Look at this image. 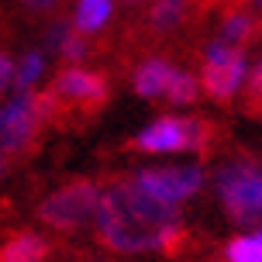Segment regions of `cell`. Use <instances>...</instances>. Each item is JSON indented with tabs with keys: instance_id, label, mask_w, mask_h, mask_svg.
Listing matches in <instances>:
<instances>
[{
	"instance_id": "14",
	"label": "cell",
	"mask_w": 262,
	"mask_h": 262,
	"mask_svg": "<svg viewBox=\"0 0 262 262\" xmlns=\"http://www.w3.org/2000/svg\"><path fill=\"white\" fill-rule=\"evenodd\" d=\"M252 31H255L252 17H249V14H242V11H235V14H228V17H224V25H221V38H217V41L242 49V45L252 38Z\"/></svg>"
},
{
	"instance_id": "18",
	"label": "cell",
	"mask_w": 262,
	"mask_h": 262,
	"mask_svg": "<svg viewBox=\"0 0 262 262\" xmlns=\"http://www.w3.org/2000/svg\"><path fill=\"white\" fill-rule=\"evenodd\" d=\"M11 83H14V62H11L4 52H0V93L7 90Z\"/></svg>"
},
{
	"instance_id": "24",
	"label": "cell",
	"mask_w": 262,
	"mask_h": 262,
	"mask_svg": "<svg viewBox=\"0 0 262 262\" xmlns=\"http://www.w3.org/2000/svg\"><path fill=\"white\" fill-rule=\"evenodd\" d=\"M255 4H259V7H262V0H255Z\"/></svg>"
},
{
	"instance_id": "3",
	"label": "cell",
	"mask_w": 262,
	"mask_h": 262,
	"mask_svg": "<svg viewBox=\"0 0 262 262\" xmlns=\"http://www.w3.org/2000/svg\"><path fill=\"white\" fill-rule=\"evenodd\" d=\"M210 124L200 118H162L135 138L142 152H204L210 142Z\"/></svg>"
},
{
	"instance_id": "7",
	"label": "cell",
	"mask_w": 262,
	"mask_h": 262,
	"mask_svg": "<svg viewBox=\"0 0 262 262\" xmlns=\"http://www.w3.org/2000/svg\"><path fill=\"white\" fill-rule=\"evenodd\" d=\"M131 183L142 186L148 196H156L162 204H180L200 190L204 176L193 166H169V169H142Z\"/></svg>"
},
{
	"instance_id": "15",
	"label": "cell",
	"mask_w": 262,
	"mask_h": 262,
	"mask_svg": "<svg viewBox=\"0 0 262 262\" xmlns=\"http://www.w3.org/2000/svg\"><path fill=\"white\" fill-rule=\"evenodd\" d=\"M224 255H228V262H262V231L235 238Z\"/></svg>"
},
{
	"instance_id": "12",
	"label": "cell",
	"mask_w": 262,
	"mask_h": 262,
	"mask_svg": "<svg viewBox=\"0 0 262 262\" xmlns=\"http://www.w3.org/2000/svg\"><path fill=\"white\" fill-rule=\"evenodd\" d=\"M111 11H114V0H79L73 28L83 31V35H86V31H100V28L111 21Z\"/></svg>"
},
{
	"instance_id": "16",
	"label": "cell",
	"mask_w": 262,
	"mask_h": 262,
	"mask_svg": "<svg viewBox=\"0 0 262 262\" xmlns=\"http://www.w3.org/2000/svg\"><path fill=\"white\" fill-rule=\"evenodd\" d=\"M41 55L38 52H28L21 62H17V69H14V86H17V93H28V86L35 83V79L41 76Z\"/></svg>"
},
{
	"instance_id": "9",
	"label": "cell",
	"mask_w": 262,
	"mask_h": 262,
	"mask_svg": "<svg viewBox=\"0 0 262 262\" xmlns=\"http://www.w3.org/2000/svg\"><path fill=\"white\" fill-rule=\"evenodd\" d=\"M172 76H176V69L169 62H162V59H148L145 66H138V73H135V90L148 97V100H156V97H166L172 86Z\"/></svg>"
},
{
	"instance_id": "2",
	"label": "cell",
	"mask_w": 262,
	"mask_h": 262,
	"mask_svg": "<svg viewBox=\"0 0 262 262\" xmlns=\"http://www.w3.org/2000/svg\"><path fill=\"white\" fill-rule=\"evenodd\" d=\"M221 204L242 224L262 231V166L255 162H228L217 176Z\"/></svg>"
},
{
	"instance_id": "13",
	"label": "cell",
	"mask_w": 262,
	"mask_h": 262,
	"mask_svg": "<svg viewBox=\"0 0 262 262\" xmlns=\"http://www.w3.org/2000/svg\"><path fill=\"white\" fill-rule=\"evenodd\" d=\"M186 11H190V0H156L148 25H152V31H169L186 17Z\"/></svg>"
},
{
	"instance_id": "8",
	"label": "cell",
	"mask_w": 262,
	"mask_h": 262,
	"mask_svg": "<svg viewBox=\"0 0 262 262\" xmlns=\"http://www.w3.org/2000/svg\"><path fill=\"white\" fill-rule=\"evenodd\" d=\"M49 97L52 100H69V104H79V107H100L107 100V79L100 73L69 66V69L59 73Z\"/></svg>"
},
{
	"instance_id": "22",
	"label": "cell",
	"mask_w": 262,
	"mask_h": 262,
	"mask_svg": "<svg viewBox=\"0 0 262 262\" xmlns=\"http://www.w3.org/2000/svg\"><path fill=\"white\" fill-rule=\"evenodd\" d=\"M249 100H252V107H255V111H262V93H259V97H249Z\"/></svg>"
},
{
	"instance_id": "23",
	"label": "cell",
	"mask_w": 262,
	"mask_h": 262,
	"mask_svg": "<svg viewBox=\"0 0 262 262\" xmlns=\"http://www.w3.org/2000/svg\"><path fill=\"white\" fill-rule=\"evenodd\" d=\"M124 4H135V0H124Z\"/></svg>"
},
{
	"instance_id": "10",
	"label": "cell",
	"mask_w": 262,
	"mask_h": 262,
	"mask_svg": "<svg viewBox=\"0 0 262 262\" xmlns=\"http://www.w3.org/2000/svg\"><path fill=\"white\" fill-rule=\"evenodd\" d=\"M45 255H49V242L35 231H21L0 249V262H45Z\"/></svg>"
},
{
	"instance_id": "11",
	"label": "cell",
	"mask_w": 262,
	"mask_h": 262,
	"mask_svg": "<svg viewBox=\"0 0 262 262\" xmlns=\"http://www.w3.org/2000/svg\"><path fill=\"white\" fill-rule=\"evenodd\" d=\"M49 45L59 49V55L69 59V62H76V59H83V55L90 52V49H86V38H83V31H76L73 25H66V21H59V25L52 28Z\"/></svg>"
},
{
	"instance_id": "19",
	"label": "cell",
	"mask_w": 262,
	"mask_h": 262,
	"mask_svg": "<svg viewBox=\"0 0 262 262\" xmlns=\"http://www.w3.org/2000/svg\"><path fill=\"white\" fill-rule=\"evenodd\" d=\"M262 93V62H259V69L252 73V79H249V97H259Z\"/></svg>"
},
{
	"instance_id": "4",
	"label": "cell",
	"mask_w": 262,
	"mask_h": 262,
	"mask_svg": "<svg viewBox=\"0 0 262 262\" xmlns=\"http://www.w3.org/2000/svg\"><path fill=\"white\" fill-rule=\"evenodd\" d=\"M97 204H100V193L93 183H69L62 186L59 193L45 196L38 207V217L49 228H59V231H73V228H83L97 214Z\"/></svg>"
},
{
	"instance_id": "20",
	"label": "cell",
	"mask_w": 262,
	"mask_h": 262,
	"mask_svg": "<svg viewBox=\"0 0 262 262\" xmlns=\"http://www.w3.org/2000/svg\"><path fill=\"white\" fill-rule=\"evenodd\" d=\"M25 4H28V7H35V11H49L55 0H25Z\"/></svg>"
},
{
	"instance_id": "6",
	"label": "cell",
	"mask_w": 262,
	"mask_h": 262,
	"mask_svg": "<svg viewBox=\"0 0 262 262\" xmlns=\"http://www.w3.org/2000/svg\"><path fill=\"white\" fill-rule=\"evenodd\" d=\"M242 79H245V55H242V49L214 41L207 49V55H204V90L214 100H228V97H235Z\"/></svg>"
},
{
	"instance_id": "1",
	"label": "cell",
	"mask_w": 262,
	"mask_h": 262,
	"mask_svg": "<svg viewBox=\"0 0 262 262\" xmlns=\"http://www.w3.org/2000/svg\"><path fill=\"white\" fill-rule=\"evenodd\" d=\"M93 217L104 245L114 252H166L183 238V224L172 204L148 196L135 183H114L100 193Z\"/></svg>"
},
{
	"instance_id": "17",
	"label": "cell",
	"mask_w": 262,
	"mask_h": 262,
	"mask_svg": "<svg viewBox=\"0 0 262 262\" xmlns=\"http://www.w3.org/2000/svg\"><path fill=\"white\" fill-rule=\"evenodd\" d=\"M166 100H172V104H193V100H196V79L176 69V76H172V86H169V93H166Z\"/></svg>"
},
{
	"instance_id": "5",
	"label": "cell",
	"mask_w": 262,
	"mask_h": 262,
	"mask_svg": "<svg viewBox=\"0 0 262 262\" xmlns=\"http://www.w3.org/2000/svg\"><path fill=\"white\" fill-rule=\"evenodd\" d=\"M49 114H52V97L49 93H41V97L17 93L11 104L0 111V148L7 156L17 152V148H25Z\"/></svg>"
},
{
	"instance_id": "21",
	"label": "cell",
	"mask_w": 262,
	"mask_h": 262,
	"mask_svg": "<svg viewBox=\"0 0 262 262\" xmlns=\"http://www.w3.org/2000/svg\"><path fill=\"white\" fill-rule=\"evenodd\" d=\"M7 166H11V156H7V152H4V148H0V176H4V172H7Z\"/></svg>"
}]
</instances>
